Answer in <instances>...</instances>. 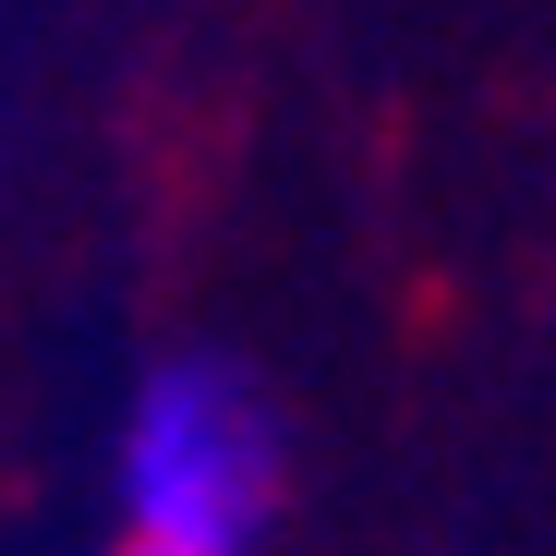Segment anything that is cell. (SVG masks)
Here are the masks:
<instances>
[{"instance_id":"6da1fadb","label":"cell","mask_w":556,"mask_h":556,"mask_svg":"<svg viewBox=\"0 0 556 556\" xmlns=\"http://www.w3.org/2000/svg\"><path fill=\"white\" fill-rule=\"evenodd\" d=\"M278 496V424L230 363H169L134 412V520L169 556H230Z\"/></svg>"},{"instance_id":"7a4b0ae2","label":"cell","mask_w":556,"mask_h":556,"mask_svg":"<svg viewBox=\"0 0 556 556\" xmlns=\"http://www.w3.org/2000/svg\"><path fill=\"white\" fill-rule=\"evenodd\" d=\"M134 556H169V544H134Z\"/></svg>"}]
</instances>
